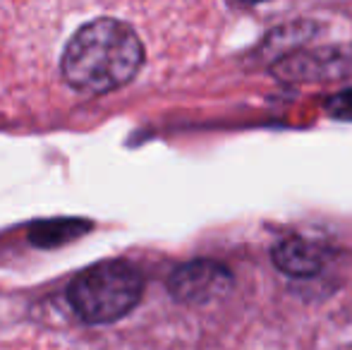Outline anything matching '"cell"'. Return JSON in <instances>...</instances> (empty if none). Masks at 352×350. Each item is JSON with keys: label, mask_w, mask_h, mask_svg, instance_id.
I'll return each instance as SVG.
<instances>
[{"label": "cell", "mask_w": 352, "mask_h": 350, "mask_svg": "<svg viewBox=\"0 0 352 350\" xmlns=\"http://www.w3.org/2000/svg\"><path fill=\"white\" fill-rule=\"evenodd\" d=\"M144 48L130 24L101 17L79 27L63 53V77L72 89L106 94L140 72Z\"/></svg>", "instance_id": "6da1fadb"}, {"label": "cell", "mask_w": 352, "mask_h": 350, "mask_svg": "<svg viewBox=\"0 0 352 350\" xmlns=\"http://www.w3.org/2000/svg\"><path fill=\"white\" fill-rule=\"evenodd\" d=\"M142 274L127 262H103L82 271L67 288L74 312L89 324L125 317L142 298Z\"/></svg>", "instance_id": "7a4b0ae2"}, {"label": "cell", "mask_w": 352, "mask_h": 350, "mask_svg": "<svg viewBox=\"0 0 352 350\" xmlns=\"http://www.w3.org/2000/svg\"><path fill=\"white\" fill-rule=\"evenodd\" d=\"M232 276L223 264L211 259H197V262L182 264L173 271L168 288L170 295L187 305H206L221 298L230 290Z\"/></svg>", "instance_id": "3957f363"}, {"label": "cell", "mask_w": 352, "mask_h": 350, "mask_svg": "<svg viewBox=\"0 0 352 350\" xmlns=\"http://www.w3.org/2000/svg\"><path fill=\"white\" fill-rule=\"evenodd\" d=\"M274 264L283 274L295 276V278H307L324 269L326 250L319 243H311L300 235L280 240L274 248Z\"/></svg>", "instance_id": "277c9868"}, {"label": "cell", "mask_w": 352, "mask_h": 350, "mask_svg": "<svg viewBox=\"0 0 352 350\" xmlns=\"http://www.w3.org/2000/svg\"><path fill=\"white\" fill-rule=\"evenodd\" d=\"M89 228V223L74 219H56V221H43L32 228V243L38 248H58L74 240L77 235H82Z\"/></svg>", "instance_id": "5b68a950"}, {"label": "cell", "mask_w": 352, "mask_h": 350, "mask_svg": "<svg viewBox=\"0 0 352 350\" xmlns=\"http://www.w3.org/2000/svg\"><path fill=\"white\" fill-rule=\"evenodd\" d=\"M326 111L333 118H340V120H352V89L331 96L326 101Z\"/></svg>", "instance_id": "8992f818"}, {"label": "cell", "mask_w": 352, "mask_h": 350, "mask_svg": "<svg viewBox=\"0 0 352 350\" xmlns=\"http://www.w3.org/2000/svg\"><path fill=\"white\" fill-rule=\"evenodd\" d=\"M247 3H261V0H247Z\"/></svg>", "instance_id": "52a82bcc"}]
</instances>
